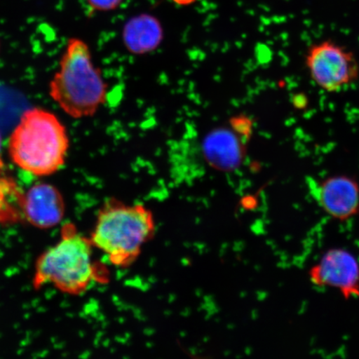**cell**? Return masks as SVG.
Masks as SVG:
<instances>
[{"label":"cell","instance_id":"cell-1","mask_svg":"<svg viewBox=\"0 0 359 359\" xmlns=\"http://www.w3.org/2000/svg\"><path fill=\"white\" fill-rule=\"evenodd\" d=\"M8 148L18 168L35 177H48L64 168L69 138L55 114L34 107L22 115Z\"/></svg>","mask_w":359,"mask_h":359},{"label":"cell","instance_id":"cell-2","mask_svg":"<svg viewBox=\"0 0 359 359\" xmlns=\"http://www.w3.org/2000/svg\"><path fill=\"white\" fill-rule=\"evenodd\" d=\"M88 43L73 38L67 43L60 69L49 83V94L66 114L88 118L104 104L107 85L94 65Z\"/></svg>","mask_w":359,"mask_h":359},{"label":"cell","instance_id":"cell-3","mask_svg":"<svg viewBox=\"0 0 359 359\" xmlns=\"http://www.w3.org/2000/svg\"><path fill=\"white\" fill-rule=\"evenodd\" d=\"M155 230L154 215L144 205L109 200L98 212L89 239L112 266L126 268L136 262Z\"/></svg>","mask_w":359,"mask_h":359},{"label":"cell","instance_id":"cell-4","mask_svg":"<svg viewBox=\"0 0 359 359\" xmlns=\"http://www.w3.org/2000/svg\"><path fill=\"white\" fill-rule=\"evenodd\" d=\"M91 241L74 224L62 229L60 240L44 251L35 263L33 285H51L62 293L79 295L97 280Z\"/></svg>","mask_w":359,"mask_h":359},{"label":"cell","instance_id":"cell-5","mask_svg":"<svg viewBox=\"0 0 359 359\" xmlns=\"http://www.w3.org/2000/svg\"><path fill=\"white\" fill-rule=\"evenodd\" d=\"M305 62L314 83L326 92L342 91L358 78L359 65L355 56L334 42L312 45Z\"/></svg>","mask_w":359,"mask_h":359},{"label":"cell","instance_id":"cell-6","mask_svg":"<svg viewBox=\"0 0 359 359\" xmlns=\"http://www.w3.org/2000/svg\"><path fill=\"white\" fill-rule=\"evenodd\" d=\"M309 280L318 287H329L346 299L359 298V262L344 248H332L309 271Z\"/></svg>","mask_w":359,"mask_h":359},{"label":"cell","instance_id":"cell-7","mask_svg":"<svg viewBox=\"0 0 359 359\" xmlns=\"http://www.w3.org/2000/svg\"><path fill=\"white\" fill-rule=\"evenodd\" d=\"M309 186L318 205L337 221H348L359 213V184L355 179L335 175L320 182L311 180Z\"/></svg>","mask_w":359,"mask_h":359},{"label":"cell","instance_id":"cell-8","mask_svg":"<svg viewBox=\"0 0 359 359\" xmlns=\"http://www.w3.org/2000/svg\"><path fill=\"white\" fill-rule=\"evenodd\" d=\"M22 212L28 222L39 229L60 224L65 215V202L57 188L39 183L27 191L22 198Z\"/></svg>","mask_w":359,"mask_h":359},{"label":"cell","instance_id":"cell-9","mask_svg":"<svg viewBox=\"0 0 359 359\" xmlns=\"http://www.w3.org/2000/svg\"><path fill=\"white\" fill-rule=\"evenodd\" d=\"M241 147L238 138L226 129H217L206 136L203 154L210 167L231 172L241 163Z\"/></svg>","mask_w":359,"mask_h":359},{"label":"cell","instance_id":"cell-10","mask_svg":"<svg viewBox=\"0 0 359 359\" xmlns=\"http://www.w3.org/2000/svg\"><path fill=\"white\" fill-rule=\"evenodd\" d=\"M123 37L129 52L144 55L155 50L163 41V27L155 17L142 13L126 24Z\"/></svg>","mask_w":359,"mask_h":359},{"label":"cell","instance_id":"cell-11","mask_svg":"<svg viewBox=\"0 0 359 359\" xmlns=\"http://www.w3.org/2000/svg\"><path fill=\"white\" fill-rule=\"evenodd\" d=\"M123 0H87V3L93 11H110L120 6Z\"/></svg>","mask_w":359,"mask_h":359},{"label":"cell","instance_id":"cell-12","mask_svg":"<svg viewBox=\"0 0 359 359\" xmlns=\"http://www.w3.org/2000/svg\"><path fill=\"white\" fill-rule=\"evenodd\" d=\"M172 1L179 6H189V4L195 3L196 0H172Z\"/></svg>","mask_w":359,"mask_h":359},{"label":"cell","instance_id":"cell-13","mask_svg":"<svg viewBox=\"0 0 359 359\" xmlns=\"http://www.w3.org/2000/svg\"><path fill=\"white\" fill-rule=\"evenodd\" d=\"M1 147H2L1 136H0V151H1Z\"/></svg>","mask_w":359,"mask_h":359}]
</instances>
